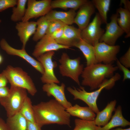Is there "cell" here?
<instances>
[{"label": "cell", "mask_w": 130, "mask_h": 130, "mask_svg": "<svg viewBox=\"0 0 130 130\" xmlns=\"http://www.w3.org/2000/svg\"><path fill=\"white\" fill-rule=\"evenodd\" d=\"M33 109L35 121L41 127L52 124L70 126V115L55 99L33 105Z\"/></svg>", "instance_id": "obj_1"}, {"label": "cell", "mask_w": 130, "mask_h": 130, "mask_svg": "<svg viewBox=\"0 0 130 130\" xmlns=\"http://www.w3.org/2000/svg\"><path fill=\"white\" fill-rule=\"evenodd\" d=\"M118 69L112 64L97 63L86 66L81 74V84L89 87L91 90L98 89L107 78L112 77Z\"/></svg>", "instance_id": "obj_2"}, {"label": "cell", "mask_w": 130, "mask_h": 130, "mask_svg": "<svg viewBox=\"0 0 130 130\" xmlns=\"http://www.w3.org/2000/svg\"><path fill=\"white\" fill-rule=\"evenodd\" d=\"M120 78V74L116 73L110 79H106L98 89L91 92L86 91L84 87L81 86L78 88L69 87L67 89L73 96L74 100L79 99L82 101L95 113H97L99 111L97 104V100L101 91L104 88L108 89L111 88L115 82Z\"/></svg>", "instance_id": "obj_3"}, {"label": "cell", "mask_w": 130, "mask_h": 130, "mask_svg": "<svg viewBox=\"0 0 130 130\" xmlns=\"http://www.w3.org/2000/svg\"><path fill=\"white\" fill-rule=\"evenodd\" d=\"M2 73L11 85L25 89L32 96L37 92V90L32 78L21 68L8 65Z\"/></svg>", "instance_id": "obj_4"}, {"label": "cell", "mask_w": 130, "mask_h": 130, "mask_svg": "<svg viewBox=\"0 0 130 130\" xmlns=\"http://www.w3.org/2000/svg\"><path fill=\"white\" fill-rule=\"evenodd\" d=\"M27 91L24 88L11 85L8 96L0 100V103L5 109L7 117H11L19 112L27 96Z\"/></svg>", "instance_id": "obj_5"}, {"label": "cell", "mask_w": 130, "mask_h": 130, "mask_svg": "<svg viewBox=\"0 0 130 130\" xmlns=\"http://www.w3.org/2000/svg\"><path fill=\"white\" fill-rule=\"evenodd\" d=\"M81 58L78 57L72 59L67 53L63 52L58 61L59 72L63 77H69L80 85L79 79L84 70V65L80 62Z\"/></svg>", "instance_id": "obj_6"}, {"label": "cell", "mask_w": 130, "mask_h": 130, "mask_svg": "<svg viewBox=\"0 0 130 130\" xmlns=\"http://www.w3.org/2000/svg\"><path fill=\"white\" fill-rule=\"evenodd\" d=\"M94 46L97 63L112 64L117 59V55L120 49L119 45L111 46L99 42Z\"/></svg>", "instance_id": "obj_7"}, {"label": "cell", "mask_w": 130, "mask_h": 130, "mask_svg": "<svg viewBox=\"0 0 130 130\" xmlns=\"http://www.w3.org/2000/svg\"><path fill=\"white\" fill-rule=\"evenodd\" d=\"M102 23L99 14L96 13L92 21L81 31V38L94 46L99 42L105 31L101 27Z\"/></svg>", "instance_id": "obj_8"}, {"label": "cell", "mask_w": 130, "mask_h": 130, "mask_svg": "<svg viewBox=\"0 0 130 130\" xmlns=\"http://www.w3.org/2000/svg\"><path fill=\"white\" fill-rule=\"evenodd\" d=\"M54 54V51L49 52L36 58L42 65L44 69V72L40 79L42 82L45 84L60 83L54 72V69L57 66L56 63L52 60V57Z\"/></svg>", "instance_id": "obj_9"}, {"label": "cell", "mask_w": 130, "mask_h": 130, "mask_svg": "<svg viewBox=\"0 0 130 130\" xmlns=\"http://www.w3.org/2000/svg\"><path fill=\"white\" fill-rule=\"evenodd\" d=\"M51 0H28L27 7L21 21H28L32 19L44 16L52 10Z\"/></svg>", "instance_id": "obj_10"}, {"label": "cell", "mask_w": 130, "mask_h": 130, "mask_svg": "<svg viewBox=\"0 0 130 130\" xmlns=\"http://www.w3.org/2000/svg\"><path fill=\"white\" fill-rule=\"evenodd\" d=\"M119 16L117 12L112 15L110 22L106 24L105 31L99 42H103L110 45H115L117 39L124 33V31L117 23V19Z\"/></svg>", "instance_id": "obj_11"}, {"label": "cell", "mask_w": 130, "mask_h": 130, "mask_svg": "<svg viewBox=\"0 0 130 130\" xmlns=\"http://www.w3.org/2000/svg\"><path fill=\"white\" fill-rule=\"evenodd\" d=\"M0 45L2 49L8 54L17 56L22 58L42 75L43 74L44 70L42 65L29 55L25 49H19L14 48L9 45L6 39L3 38L0 42Z\"/></svg>", "instance_id": "obj_12"}, {"label": "cell", "mask_w": 130, "mask_h": 130, "mask_svg": "<svg viewBox=\"0 0 130 130\" xmlns=\"http://www.w3.org/2000/svg\"><path fill=\"white\" fill-rule=\"evenodd\" d=\"M70 47L59 44L55 40L51 38L48 35L46 34L37 43L32 55L37 58L48 52L63 49H70Z\"/></svg>", "instance_id": "obj_13"}, {"label": "cell", "mask_w": 130, "mask_h": 130, "mask_svg": "<svg viewBox=\"0 0 130 130\" xmlns=\"http://www.w3.org/2000/svg\"><path fill=\"white\" fill-rule=\"evenodd\" d=\"M65 86L63 83L60 85L52 83L45 84L42 89L46 92L48 96H52L55 99L62 105L66 109L72 106V104L66 98L65 94Z\"/></svg>", "instance_id": "obj_14"}, {"label": "cell", "mask_w": 130, "mask_h": 130, "mask_svg": "<svg viewBox=\"0 0 130 130\" xmlns=\"http://www.w3.org/2000/svg\"><path fill=\"white\" fill-rule=\"evenodd\" d=\"M95 8L91 1H88L82 5L76 13L74 23L82 31L89 24L91 15L95 12Z\"/></svg>", "instance_id": "obj_15"}, {"label": "cell", "mask_w": 130, "mask_h": 130, "mask_svg": "<svg viewBox=\"0 0 130 130\" xmlns=\"http://www.w3.org/2000/svg\"><path fill=\"white\" fill-rule=\"evenodd\" d=\"M81 30L78 28L70 25H65L64 27L63 32L61 36L55 40L60 45L73 46L74 44L81 38Z\"/></svg>", "instance_id": "obj_16"}, {"label": "cell", "mask_w": 130, "mask_h": 130, "mask_svg": "<svg viewBox=\"0 0 130 130\" xmlns=\"http://www.w3.org/2000/svg\"><path fill=\"white\" fill-rule=\"evenodd\" d=\"M36 22L21 21L16 23L15 28L22 44V48L25 49L30 38L35 33L37 27Z\"/></svg>", "instance_id": "obj_17"}, {"label": "cell", "mask_w": 130, "mask_h": 130, "mask_svg": "<svg viewBox=\"0 0 130 130\" xmlns=\"http://www.w3.org/2000/svg\"><path fill=\"white\" fill-rule=\"evenodd\" d=\"M114 111L110 120L103 126H97L96 130H110L116 127H125L130 125V122L125 118L123 115L121 106H118Z\"/></svg>", "instance_id": "obj_18"}, {"label": "cell", "mask_w": 130, "mask_h": 130, "mask_svg": "<svg viewBox=\"0 0 130 130\" xmlns=\"http://www.w3.org/2000/svg\"><path fill=\"white\" fill-rule=\"evenodd\" d=\"M75 11L72 9L66 12L51 10L45 16L49 21L58 20L66 25H70L74 23L76 13Z\"/></svg>", "instance_id": "obj_19"}, {"label": "cell", "mask_w": 130, "mask_h": 130, "mask_svg": "<svg viewBox=\"0 0 130 130\" xmlns=\"http://www.w3.org/2000/svg\"><path fill=\"white\" fill-rule=\"evenodd\" d=\"M70 115L80 119L86 121H94L96 117L95 112L89 107H82L77 104L66 109Z\"/></svg>", "instance_id": "obj_20"}, {"label": "cell", "mask_w": 130, "mask_h": 130, "mask_svg": "<svg viewBox=\"0 0 130 130\" xmlns=\"http://www.w3.org/2000/svg\"><path fill=\"white\" fill-rule=\"evenodd\" d=\"M73 46L78 48L82 52L86 59L87 66L97 63L92 45L81 38Z\"/></svg>", "instance_id": "obj_21"}, {"label": "cell", "mask_w": 130, "mask_h": 130, "mask_svg": "<svg viewBox=\"0 0 130 130\" xmlns=\"http://www.w3.org/2000/svg\"><path fill=\"white\" fill-rule=\"evenodd\" d=\"M117 103L116 100H114L108 103L105 108L101 111L97 113L94 120L96 126H103L109 121L112 113L114 111Z\"/></svg>", "instance_id": "obj_22"}, {"label": "cell", "mask_w": 130, "mask_h": 130, "mask_svg": "<svg viewBox=\"0 0 130 130\" xmlns=\"http://www.w3.org/2000/svg\"><path fill=\"white\" fill-rule=\"evenodd\" d=\"M130 11L120 7L117 10L119 14V17L117 19V23L126 35L125 38H128L130 36Z\"/></svg>", "instance_id": "obj_23"}, {"label": "cell", "mask_w": 130, "mask_h": 130, "mask_svg": "<svg viewBox=\"0 0 130 130\" xmlns=\"http://www.w3.org/2000/svg\"><path fill=\"white\" fill-rule=\"evenodd\" d=\"M88 1L87 0H52L51 6L52 9L59 8L66 10L70 8L76 11Z\"/></svg>", "instance_id": "obj_24"}, {"label": "cell", "mask_w": 130, "mask_h": 130, "mask_svg": "<svg viewBox=\"0 0 130 130\" xmlns=\"http://www.w3.org/2000/svg\"><path fill=\"white\" fill-rule=\"evenodd\" d=\"M27 120L19 112L7 117L6 122L9 130H26Z\"/></svg>", "instance_id": "obj_25"}, {"label": "cell", "mask_w": 130, "mask_h": 130, "mask_svg": "<svg viewBox=\"0 0 130 130\" xmlns=\"http://www.w3.org/2000/svg\"><path fill=\"white\" fill-rule=\"evenodd\" d=\"M95 8L98 11V13L103 23H107V14L109 10L111 3L110 0H92L91 1Z\"/></svg>", "instance_id": "obj_26"}, {"label": "cell", "mask_w": 130, "mask_h": 130, "mask_svg": "<svg viewBox=\"0 0 130 130\" xmlns=\"http://www.w3.org/2000/svg\"><path fill=\"white\" fill-rule=\"evenodd\" d=\"M50 22L45 16L40 17L37 20L36 31L32 38L33 41L39 40L46 34Z\"/></svg>", "instance_id": "obj_27"}, {"label": "cell", "mask_w": 130, "mask_h": 130, "mask_svg": "<svg viewBox=\"0 0 130 130\" xmlns=\"http://www.w3.org/2000/svg\"><path fill=\"white\" fill-rule=\"evenodd\" d=\"M27 0H18L16 7H13L12 13L11 20L13 21L18 22L21 21L25 14L26 9V6Z\"/></svg>", "instance_id": "obj_28"}, {"label": "cell", "mask_w": 130, "mask_h": 130, "mask_svg": "<svg viewBox=\"0 0 130 130\" xmlns=\"http://www.w3.org/2000/svg\"><path fill=\"white\" fill-rule=\"evenodd\" d=\"M28 121L36 123L35 120L33 105L30 98H26L19 112Z\"/></svg>", "instance_id": "obj_29"}, {"label": "cell", "mask_w": 130, "mask_h": 130, "mask_svg": "<svg viewBox=\"0 0 130 130\" xmlns=\"http://www.w3.org/2000/svg\"><path fill=\"white\" fill-rule=\"evenodd\" d=\"M75 127L73 130H96L97 126L94 121H86L79 119L75 120Z\"/></svg>", "instance_id": "obj_30"}, {"label": "cell", "mask_w": 130, "mask_h": 130, "mask_svg": "<svg viewBox=\"0 0 130 130\" xmlns=\"http://www.w3.org/2000/svg\"><path fill=\"white\" fill-rule=\"evenodd\" d=\"M65 25L58 20L50 21L46 34H50L58 29L64 28Z\"/></svg>", "instance_id": "obj_31"}, {"label": "cell", "mask_w": 130, "mask_h": 130, "mask_svg": "<svg viewBox=\"0 0 130 130\" xmlns=\"http://www.w3.org/2000/svg\"><path fill=\"white\" fill-rule=\"evenodd\" d=\"M17 0H0V12L16 5Z\"/></svg>", "instance_id": "obj_32"}, {"label": "cell", "mask_w": 130, "mask_h": 130, "mask_svg": "<svg viewBox=\"0 0 130 130\" xmlns=\"http://www.w3.org/2000/svg\"><path fill=\"white\" fill-rule=\"evenodd\" d=\"M120 63L125 67H130V48H129L125 53L119 60Z\"/></svg>", "instance_id": "obj_33"}, {"label": "cell", "mask_w": 130, "mask_h": 130, "mask_svg": "<svg viewBox=\"0 0 130 130\" xmlns=\"http://www.w3.org/2000/svg\"><path fill=\"white\" fill-rule=\"evenodd\" d=\"M117 66L123 73L124 77L123 81L130 79V71L128 68L125 67L122 65L117 59L116 61Z\"/></svg>", "instance_id": "obj_34"}, {"label": "cell", "mask_w": 130, "mask_h": 130, "mask_svg": "<svg viewBox=\"0 0 130 130\" xmlns=\"http://www.w3.org/2000/svg\"><path fill=\"white\" fill-rule=\"evenodd\" d=\"M41 128V127L36 123L27 121L26 130H42Z\"/></svg>", "instance_id": "obj_35"}, {"label": "cell", "mask_w": 130, "mask_h": 130, "mask_svg": "<svg viewBox=\"0 0 130 130\" xmlns=\"http://www.w3.org/2000/svg\"><path fill=\"white\" fill-rule=\"evenodd\" d=\"M63 30L64 28L59 29L51 34L47 35L51 38L55 40L59 38L61 36L63 33Z\"/></svg>", "instance_id": "obj_36"}, {"label": "cell", "mask_w": 130, "mask_h": 130, "mask_svg": "<svg viewBox=\"0 0 130 130\" xmlns=\"http://www.w3.org/2000/svg\"><path fill=\"white\" fill-rule=\"evenodd\" d=\"M10 88L6 86L0 87V100L7 97L9 95Z\"/></svg>", "instance_id": "obj_37"}, {"label": "cell", "mask_w": 130, "mask_h": 130, "mask_svg": "<svg viewBox=\"0 0 130 130\" xmlns=\"http://www.w3.org/2000/svg\"><path fill=\"white\" fill-rule=\"evenodd\" d=\"M8 80L4 75L2 72L0 73V87L6 86Z\"/></svg>", "instance_id": "obj_38"}, {"label": "cell", "mask_w": 130, "mask_h": 130, "mask_svg": "<svg viewBox=\"0 0 130 130\" xmlns=\"http://www.w3.org/2000/svg\"><path fill=\"white\" fill-rule=\"evenodd\" d=\"M0 130H9L6 122L0 117Z\"/></svg>", "instance_id": "obj_39"}, {"label": "cell", "mask_w": 130, "mask_h": 130, "mask_svg": "<svg viewBox=\"0 0 130 130\" xmlns=\"http://www.w3.org/2000/svg\"><path fill=\"white\" fill-rule=\"evenodd\" d=\"M121 3L124 4V8L130 11V2L128 0H121Z\"/></svg>", "instance_id": "obj_40"}, {"label": "cell", "mask_w": 130, "mask_h": 130, "mask_svg": "<svg viewBox=\"0 0 130 130\" xmlns=\"http://www.w3.org/2000/svg\"><path fill=\"white\" fill-rule=\"evenodd\" d=\"M111 130H130V128H127L123 129L121 128H117L114 129H112Z\"/></svg>", "instance_id": "obj_41"}, {"label": "cell", "mask_w": 130, "mask_h": 130, "mask_svg": "<svg viewBox=\"0 0 130 130\" xmlns=\"http://www.w3.org/2000/svg\"><path fill=\"white\" fill-rule=\"evenodd\" d=\"M3 58L1 55L0 54V65L3 62Z\"/></svg>", "instance_id": "obj_42"}, {"label": "cell", "mask_w": 130, "mask_h": 130, "mask_svg": "<svg viewBox=\"0 0 130 130\" xmlns=\"http://www.w3.org/2000/svg\"><path fill=\"white\" fill-rule=\"evenodd\" d=\"M1 20H0V23L1 22Z\"/></svg>", "instance_id": "obj_43"}]
</instances>
